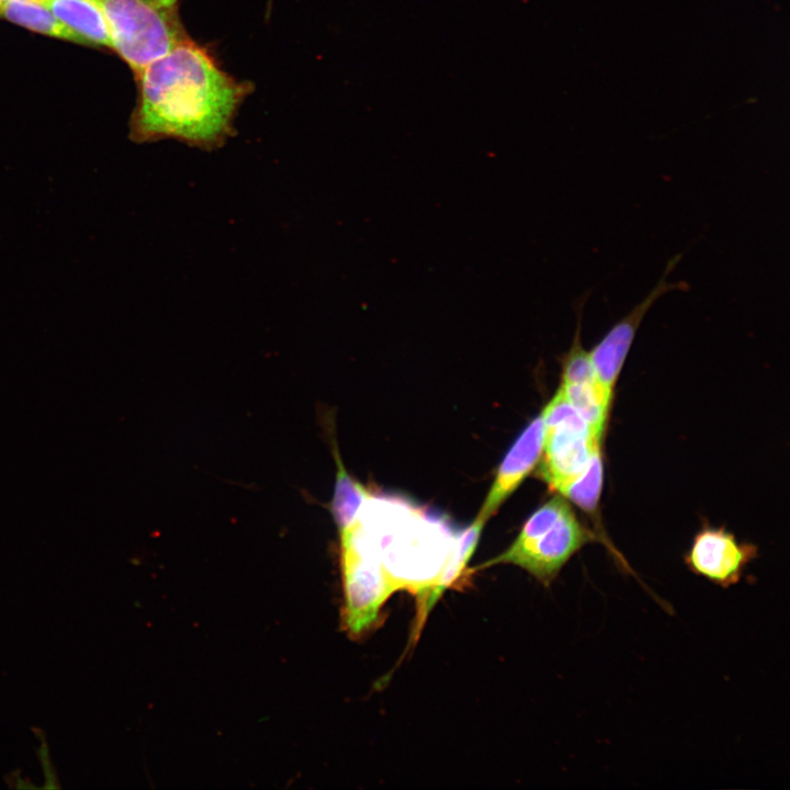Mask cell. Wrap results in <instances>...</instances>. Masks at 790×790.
I'll use <instances>...</instances> for the list:
<instances>
[{
  "label": "cell",
  "mask_w": 790,
  "mask_h": 790,
  "mask_svg": "<svg viewBox=\"0 0 790 790\" xmlns=\"http://www.w3.org/2000/svg\"><path fill=\"white\" fill-rule=\"evenodd\" d=\"M484 523L485 521L477 517L470 527L456 537L455 543L452 544L449 552L450 554H448V560L445 561L432 589L427 597V601L424 605V616H427L440 598L441 594L450 585H452V583H454V580L463 572L467 561L477 545Z\"/></svg>",
  "instance_id": "10"
},
{
  "label": "cell",
  "mask_w": 790,
  "mask_h": 790,
  "mask_svg": "<svg viewBox=\"0 0 790 790\" xmlns=\"http://www.w3.org/2000/svg\"><path fill=\"white\" fill-rule=\"evenodd\" d=\"M135 76L139 94L129 138L139 144L174 138L200 149H217L235 134L237 110L253 90L250 82L224 71L191 38Z\"/></svg>",
  "instance_id": "1"
},
{
  "label": "cell",
  "mask_w": 790,
  "mask_h": 790,
  "mask_svg": "<svg viewBox=\"0 0 790 790\" xmlns=\"http://www.w3.org/2000/svg\"><path fill=\"white\" fill-rule=\"evenodd\" d=\"M757 556V548L740 542L724 528H702L685 555L687 567L722 588L740 583L746 566Z\"/></svg>",
  "instance_id": "6"
},
{
  "label": "cell",
  "mask_w": 790,
  "mask_h": 790,
  "mask_svg": "<svg viewBox=\"0 0 790 790\" xmlns=\"http://www.w3.org/2000/svg\"><path fill=\"white\" fill-rule=\"evenodd\" d=\"M160 5L163 7H177L179 0H156Z\"/></svg>",
  "instance_id": "13"
},
{
  "label": "cell",
  "mask_w": 790,
  "mask_h": 790,
  "mask_svg": "<svg viewBox=\"0 0 790 790\" xmlns=\"http://www.w3.org/2000/svg\"><path fill=\"white\" fill-rule=\"evenodd\" d=\"M335 460L337 474L330 511L341 534L350 530L357 522L360 510L370 498V494L362 484L354 481L346 471L336 447Z\"/></svg>",
  "instance_id": "9"
},
{
  "label": "cell",
  "mask_w": 790,
  "mask_h": 790,
  "mask_svg": "<svg viewBox=\"0 0 790 790\" xmlns=\"http://www.w3.org/2000/svg\"><path fill=\"white\" fill-rule=\"evenodd\" d=\"M592 540L568 503L555 496L532 514L506 551L482 566L514 564L549 587L571 557Z\"/></svg>",
  "instance_id": "2"
},
{
  "label": "cell",
  "mask_w": 790,
  "mask_h": 790,
  "mask_svg": "<svg viewBox=\"0 0 790 790\" xmlns=\"http://www.w3.org/2000/svg\"><path fill=\"white\" fill-rule=\"evenodd\" d=\"M543 439L544 424L540 415L521 432L506 454L478 518L486 521L531 472L542 453Z\"/></svg>",
  "instance_id": "7"
},
{
  "label": "cell",
  "mask_w": 790,
  "mask_h": 790,
  "mask_svg": "<svg viewBox=\"0 0 790 790\" xmlns=\"http://www.w3.org/2000/svg\"><path fill=\"white\" fill-rule=\"evenodd\" d=\"M42 4L74 32L82 44L112 48L106 20L93 0H43Z\"/></svg>",
  "instance_id": "8"
},
{
  "label": "cell",
  "mask_w": 790,
  "mask_h": 790,
  "mask_svg": "<svg viewBox=\"0 0 790 790\" xmlns=\"http://www.w3.org/2000/svg\"><path fill=\"white\" fill-rule=\"evenodd\" d=\"M22 1L35 2V3L42 4L43 0H22Z\"/></svg>",
  "instance_id": "14"
},
{
  "label": "cell",
  "mask_w": 790,
  "mask_h": 790,
  "mask_svg": "<svg viewBox=\"0 0 790 790\" xmlns=\"http://www.w3.org/2000/svg\"><path fill=\"white\" fill-rule=\"evenodd\" d=\"M345 623L358 635L377 619L383 603L397 589L371 540L354 526L340 534Z\"/></svg>",
  "instance_id": "4"
},
{
  "label": "cell",
  "mask_w": 790,
  "mask_h": 790,
  "mask_svg": "<svg viewBox=\"0 0 790 790\" xmlns=\"http://www.w3.org/2000/svg\"><path fill=\"white\" fill-rule=\"evenodd\" d=\"M543 459L540 474L560 493L587 467L600 438L558 388L542 413Z\"/></svg>",
  "instance_id": "5"
},
{
  "label": "cell",
  "mask_w": 790,
  "mask_h": 790,
  "mask_svg": "<svg viewBox=\"0 0 790 790\" xmlns=\"http://www.w3.org/2000/svg\"><path fill=\"white\" fill-rule=\"evenodd\" d=\"M602 483V463L599 450L596 451L587 467L561 493L586 511L595 510Z\"/></svg>",
  "instance_id": "12"
},
{
  "label": "cell",
  "mask_w": 790,
  "mask_h": 790,
  "mask_svg": "<svg viewBox=\"0 0 790 790\" xmlns=\"http://www.w3.org/2000/svg\"><path fill=\"white\" fill-rule=\"evenodd\" d=\"M93 1L106 20L112 48L135 75L191 38L178 7H163L156 0Z\"/></svg>",
  "instance_id": "3"
},
{
  "label": "cell",
  "mask_w": 790,
  "mask_h": 790,
  "mask_svg": "<svg viewBox=\"0 0 790 790\" xmlns=\"http://www.w3.org/2000/svg\"><path fill=\"white\" fill-rule=\"evenodd\" d=\"M1 18L44 35L82 44L74 32L68 30L45 5L40 3L3 0Z\"/></svg>",
  "instance_id": "11"
},
{
  "label": "cell",
  "mask_w": 790,
  "mask_h": 790,
  "mask_svg": "<svg viewBox=\"0 0 790 790\" xmlns=\"http://www.w3.org/2000/svg\"><path fill=\"white\" fill-rule=\"evenodd\" d=\"M3 0H0V18H1V8H2Z\"/></svg>",
  "instance_id": "15"
}]
</instances>
